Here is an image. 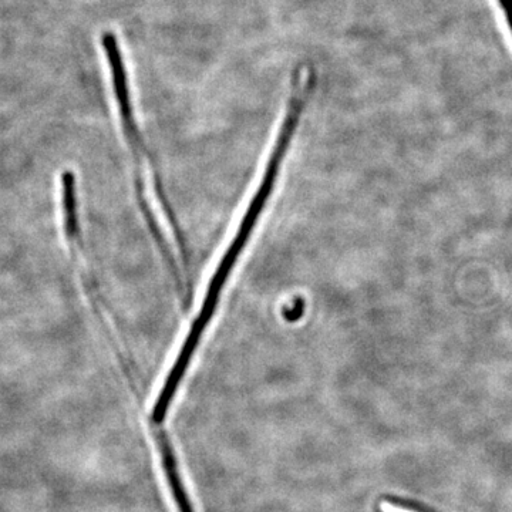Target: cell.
Returning a JSON list of instances; mask_svg holds the SVG:
<instances>
[{"label":"cell","mask_w":512,"mask_h":512,"mask_svg":"<svg viewBox=\"0 0 512 512\" xmlns=\"http://www.w3.org/2000/svg\"><path fill=\"white\" fill-rule=\"evenodd\" d=\"M101 46H103L107 66H109L114 97H116L117 109H119L121 124H123L124 133H126L128 146L133 151L134 158L140 160V136H138L136 121H134L126 66H124L123 55H121L119 40H117L114 33L106 32L101 36Z\"/></svg>","instance_id":"6da1fadb"},{"label":"cell","mask_w":512,"mask_h":512,"mask_svg":"<svg viewBox=\"0 0 512 512\" xmlns=\"http://www.w3.org/2000/svg\"><path fill=\"white\" fill-rule=\"evenodd\" d=\"M427 512H433V511L429 510V511H427Z\"/></svg>","instance_id":"277c9868"},{"label":"cell","mask_w":512,"mask_h":512,"mask_svg":"<svg viewBox=\"0 0 512 512\" xmlns=\"http://www.w3.org/2000/svg\"><path fill=\"white\" fill-rule=\"evenodd\" d=\"M500 5L503 6L505 18L512 30V0H500Z\"/></svg>","instance_id":"3957f363"},{"label":"cell","mask_w":512,"mask_h":512,"mask_svg":"<svg viewBox=\"0 0 512 512\" xmlns=\"http://www.w3.org/2000/svg\"><path fill=\"white\" fill-rule=\"evenodd\" d=\"M158 443H160L165 474H167L168 483H170L171 491H173L175 503H177L178 508H180V512H194L190 500H188V495L185 493L183 481H181L180 474H178L177 461H175L173 447H171L170 441H168L164 431H161L160 437H158Z\"/></svg>","instance_id":"7a4b0ae2"}]
</instances>
